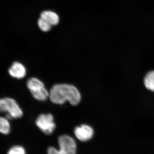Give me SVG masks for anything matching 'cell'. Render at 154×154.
Instances as JSON below:
<instances>
[{
  "instance_id": "cell-1",
  "label": "cell",
  "mask_w": 154,
  "mask_h": 154,
  "mask_svg": "<svg viewBox=\"0 0 154 154\" xmlns=\"http://www.w3.org/2000/svg\"><path fill=\"white\" fill-rule=\"evenodd\" d=\"M49 99L53 103L63 105L68 101L72 105H77L81 100L79 91L76 87L68 84H57L49 92Z\"/></svg>"
},
{
  "instance_id": "cell-2",
  "label": "cell",
  "mask_w": 154,
  "mask_h": 154,
  "mask_svg": "<svg viewBox=\"0 0 154 154\" xmlns=\"http://www.w3.org/2000/svg\"><path fill=\"white\" fill-rule=\"evenodd\" d=\"M0 113H5L9 120L21 118L23 112L15 99L9 97L0 99Z\"/></svg>"
},
{
  "instance_id": "cell-3",
  "label": "cell",
  "mask_w": 154,
  "mask_h": 154,
  "mask_svg": "<svg viewBox=\"0 0 154 154\" xmlns=\"http://www.w3.org/2000/svg\"><path fill=\"white\" fill-rule=\"evenodd\" d=\"M59 149L50 147L48 149V154H76L77 146L73 138L69 136L63 135L58 138Z\"/></svg>"
},
{
  "instance_id": "cell-4",
  "label": "cell",
  "mask_w": 154,
  "mask_h": 154,
  "mask_svg": "<svg viewBox=\"0 0 154 154\" xmlns=\"http://www.w3.org/2000/svg\"><path fill=\"white\" fill-rule=\"evenodd\" d=\"M27 87L33 98L40 101L46 100L49 96V92L45 87L44 84L38 79L31 78L27 83Z\"/></svg>"
},
{
  "instance_id": "cell-5",
  "label": "cell",
  "mask_w": 154,
  "mask_h": 154,
  "mask_svg": "<svg viewBox=\"0 0 154 154\" xmlns=\"http://www.w3.org/2000/svg\"><path fill=\"white\" fill-rule=\"evenodd\" d=\"M36 124L42 132L48 135L51 134L56 127L53 116L50 113L40 114L36 119Z\"/></svg>"
},
{
  "instance_id": "cell-6",
  "label": "cell",
  "mask_w": 154,
  "mask_h": 154,
  "mask_svg": "<svg viewBox=\"0 0 154 154\" xmlns=\"http://www.w3.org/2000/svg\"><path fill=\"white\" fill-rule=\"evenodd\" d=\"M75 136L78 139L83 142L91 140L94 134V130L91 126L87 125H82L77 126L74 130Z\"/></svg>"
},
{
  "instance_id": "cell-7",
  "label": "cell",
  "mask_w": 154,
  "mask_h": 154,
  "mask_svg": "<svg viewBox=\"0 0 154 154\" xmlns=\"http://www.w3.org/2000/svg\"><path fill=\"white\" fill-rule=\"evenodd\" d=\"M26 69L22 64L19 62H15L11 65L9 69V75L13 78L17 79H22L26 76Z\"/></svg>"
},
{
  "instance_id": "cell-8",
  "label": "cell",
  "mask_w": 154,
  "mask_h": 154,
  "mask_svg": "<svg viewBox=\"0 0 154 154\" xmlns=\"http://www.w3.org/2000/svg\"><path fill=\"white\" fill-rule=\"evenodd\" d=\"M40 18L47 21L52 26L57 25L60 21L58 15L55 12L51 11H45L42 12Z\"/></svg>"
},
{
  "instance_id": "cell-9",
  "label": "cell",
  "mask_w": 154,
  "mask_h": 154,
  "mask_svg": "<svg viewBox=\"0 0 154 154\" xmlns=\"http://www.w3.org/2000/svg\"><path fill=\"white\" fill-rule=\"evenodd\" d=\"M11 131L10 120L6 116H0V133L8 135Z\"/></svg>"
},
{
  "instance_id": "cell-10",
  "label": "cell",
  "mask_w": 154,
  "mask_h": 154,
  "mask_svg": "<svg viewBox=\"0 0 154 154\" xmlns=\"http://www.w3.org/2000/svg\"><path fill=\"white\" fill-rule=\"evenodd\" d=\"M144 84L148 90L154 92V71L149 72L146 75Z\"/></svg>"
},
{
  "instance_id": "cell-11",
  "label": "cell",
  "mask_w": 154,
  "mask_h": 154,
  "mask_svg": "<svg viewBox=\"0 0 154 154\" xmlns=\"http://www.w3.org/2000/svg\"><path fill=\"white\" fill-rule=\"evenodd\" d=\"M38 27L41 30L44 32H48L51 30L52 25H50L47 21L40 18L38 22Z\"/></svg>"
},
{
  "instance_id": "cell-12",
  "label": "cell",
  "mask_w": 154,
  "mask_h": 154,
  "mask_svg": "<svg viewBox=\"0 0 154 154\" xmlns=\"http://www.w3.org/2000/svg\"><path fill=\"white\" fill-rule=\"evenodd\" d=\"M7 154H26L25 148L21 146H13L9 149Z\"/></svg>"
}]
</instances>
